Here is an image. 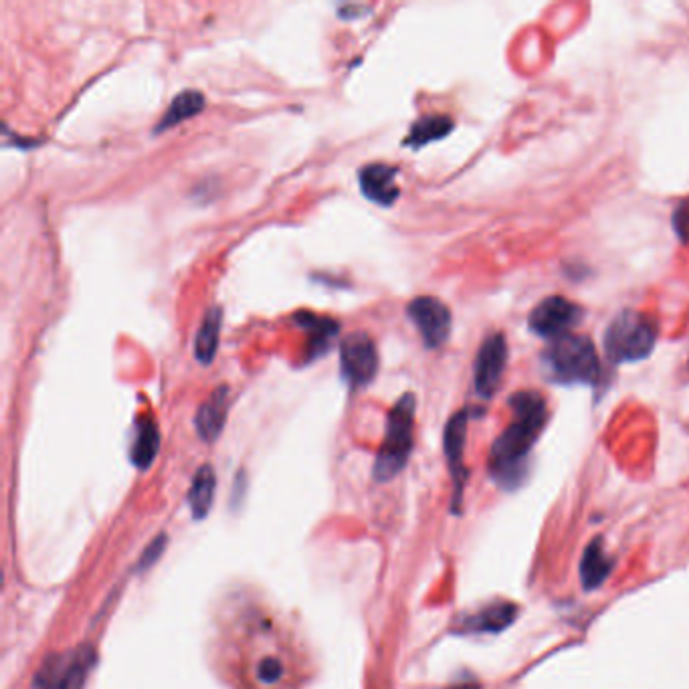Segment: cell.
Wrapping results in <instances>:
<instances>
[{
  "label": "cell",
  "mask_w": 689,
  "mask_h": 689,
  "mask_svg": "<svg viewBox=\"0 0 689 689\" xmlns=\"http://www.w3.org/2000/svg\"><path fill=\"white\" fill-rule=\"evenodd\" d=\"M340 366L354 386L368 384L378 370L376 342L366 332H352L340 344Z\"/></svg>",
  "instance_id": "cell-8"
},
{
  "label": "cell",
  "mask_w": 689,
  "mask_h": 689,
  "mask_svg": "<svg viewBox=\"0 0 689 689\" xmlns=\"http://www.w3.org/2000/svg\"><path fill=\"white\" fill-rule=\"evenodd\" d=\"M584 318V310L578 304L562 298V295H550L542 300L528 316V328L538 338L548 342L568 336Z\"/></svg>",
  "instance_id": "cell-5"
},
{
  "label": "cell",
  "mask_w": 689,
  "mask_h": 689,
  "mask_svg": "<svg viewBox=\"0 0 689 689\" xmlns=\"http://www.w3.org/2000/svg\"><path fill=\"white\" fill-rule=\"evenodd\" d=\"M514 421L491 445L489 473L504 487H514L548 421L546 399L536 390H518L508 401Z\"/></svg>",
  "instance_id": "cell-1"
},
{
  "label": "cell",
  "mask_w": 689,
  "mask_h": 689,
  "mask_svg": "<svg viewBox=\"0 0 689 689\" xmlns=\"http://www.w3.org/2000/svg\"><path fill=\"white\" fill-rule=\"evenodd\" d=\"M611 568H613V562L607 556L601 538H595L586 546L582 560H580V580H582L584 588L586 590L599 588L607 580V576L611 574Z\"/></svg>",
  "instance_id": "cell-14"
},
{
  "label": "cell",
  "mask_w": 689,
  "mask_h": 689,
  "mask_svg": "<svg viewBox=\"0 0 689 689\" xmlns=\"http://www.w3.org/2000/svg\"><path fill=\"white\" fill-rule=\"evenodd\" d=\"M673 227L681 241H689V199H685L673 213Z\"/></svg>",
  "instance_id": "cell-22"
},
{
  "label": "cell",
  "mask_w": 689,
  "mask_h": 689,
  "mask_svg": "<svg viewBox=\"0 0 689 689\" xmlns=\"http://www.w3.org/2000/svg\"><path fill=\"white\" fill-rule=\"evenodd\" d=\"M451 689H481L477 683H459V685H453Z\"/></svg>",
  "instance_id": "cell-24"
},
{
  "label": "cell",
  "mask_w": 689,
  "mask_h": 689,
  "mask_svg": "<svg viewBox=\"0 0 689 689\" xmlns=\"http://www.w3.org/2000/svg\"><path fill=\"white\" fill-rule=\"evenodd\" d=\"M215 487H217L215 469L211 465H203L199 471H196L190 491H188V506L196 520H203L211 512V506L215 500Z\"/></svg>",
  "instance_id": "cell-15"
},
{
  "label": "cell",
  "mask_w": 689,
  "mask_h": 689,
  "mask_svg": "<svg viewBox=\"0 0 689 689\" xmlns=\"http://www.w3.org/2000/svg\"><path fill=\"white\" fill-rule=\"evenodd\" d=\"M657 344V324L635 310L619 312L605 330V352L613 364L649 358Z\"/></svg>",
  "instance_id": "cell-3"
},
{
  "label": "cell",
  "mask_w": 689,
  "mask_h": 689,
  "mask_svg": "<svg viewBox=\"0 0 689 689\" xmlns=\"http://www.w3.org/2000/svg\"><path fill=\"white\" fill-rule=\"evenodd\" d=\"M229 395V386H219L196 413V431L203 441L213 443L221 435L229 413Z\"/></svg>",
  "instance_id": "cell-12"
},
{
  "label": "cell",
  "mask_w": 689,
  "mask_h": 689,
  "mask_svg": "<svg viewBox=\"0 0 689 689\" xmlns=\"http://www.w3.org/2000/svg\"><path fill=\"white\" fill-rule=\"evenodd\" d=\"M166 548V536H158L150 546L148 550L142 554V560H140V568H150L164 552Z\"/></svg>",
  "instance_id": "cell-23"
},
{
  "label": "cell",
  "mask_w": 689,
  "mask_h": 689,
  "mask_svg": "<svg viewBox=\"0 0 689 689\" xmlns=\"http://www.w3.org/2000/svg\"><path fill=\"white\" fill-rule=\"evenodd\" d=\"M287 677V665L279 655H265L253 667V679L259 687H279Z\"/></svg>",
  "instance_id": "cell-21"
},
{
  "label": "cell",
  "mask_w": 689,
  "mask_h": 689,
  "mask_svg": "<svg viewBox=\"0 0 689 689\" xmlns=\"http://www.w3.org/2000/svg\"><path fill=\"white\" fill-rule=\"evenodd\" d=\"M518 617V607L512 603H496L483 611L467 617L461 623L463 633H500L514 623Z\"/></svg>",
  "instance_id": "cell-13"
},
{
  "label": "cell",
  "mask_w": 689,
  "mask_h": 689,
  "mask_svg": "<svg viewBox=\"0 0 689 689\" xmlns=\"http://www.w3.org/2000/svg\"><path fill=\"white\" fill-rule=\"evenodd\" d=\"M453 120L445 114H431V116H425L421 120H417L413 126H411V132L409 136L405 138V146H411V148H421L429 142H435V140H441L445 136L451 134L453 130Z\"/></svg>",
  "instance_id": "cell-18"
},
{
  "label": "cell",
  "mask_w": 689,
  "mask_h": 689,
  "mask_svg": "<svg viewBox=\"0 0 689 689\" xmlns=\"http://www.w3.org/2000/svg\"><path fill=\"white\" fill-rule=\"evenodd\" d=\"M360 188L366 199L374 201L376 205L390 207L399 199V184H397V168L388 164H368L360 170Z\"/></svg>",
  "instance_id": "cell-10"
},
{
  "label": "cell",
  "mask_w": 689,
  "mask_h": 689,
  "mask_svg": "<svg viewBox=\"0 0 689 689\" xmlns=\"http://www.w3.org/2000/svg\"><path fill=\"white\" fill-rule=\"evenodd\" d=\"M413 427H415V395L407 392L392 407L386 421V435L374 463V477L388 481L395 477L409 461L413 449Z\"/></svg>",
  "instance_id": "cell-4"
},
{
  "label": "cell",
  "mask_w": 689,
  "mask_h": 689,
  "mask_svg": "<svg viewBox=\"0 0 689 689\" xmlns=\"http://www.w3.org/2000/svg\"><path fill=\"white\" fill-rule=\"evenodd\" d=\"M295 322L310 332L312 354L326 350L328 344L332 342V338L338 334V324L334 320L320 318V316H314L310 312L295 314Z\"/></svg>",
  "instance_id": "cell-20"
},
{
  "label": "cell",
  "mask_w": 689,
  "mask_h": 689,
  "mask_svg": "<svg viewBox=\"0 0 689 689\" xmlns=\"http://www.w3.org/2000/svg\"><path fill=\"white\" fill-rule=\"evenodd\" d=\"M221 322H223V312L219 308H211L199 332H196L194 356L201 364H211L215 360V354L219 348V336H221Z\"/></svg>",
  "instance_id": "cell-16"
},
{
  "label": "cell",
  "mask_w": 689,
  "mask_h": 689,
  "mask_svg": "<svg viewBox=\"0 0 689 689\" xmlns=\"http://www.w3.org/2000/svg\"><path fill=\"white\" fill-rule=\"evenodd\" d=\"M407 312L427 348H439L449 340L453 320L449 308L441 300L421 295L409 304Z\"/></svg>",
  "instance_id": "cell-9"
},
{
  "label": "cell",
  "mask_w": 689,
  "mask_h": 689,
  "mask_svg": "<svg viewBox=\"0 0 689 689\" xmlns=\"http://www.w3.org/2000/svg\"><path fill=\"white\" fill-rule=\"evenodd\" d=\"M203 108H205V95L201 91L186 89V91L178 93L172 100L168 112L164 114V118L156 126V132H164V130L196 116L199 112H203Z\"/></svg>",
  "instance_id": "cell-17"
},
{
  "label": "cell",
  "mask_w": 689,
  "mask_h": 689,
  "mask_svg": "<svg viewBox=\"0 0 689 689\" xmlns=\"http://www.w3.org/2000/svg\"><path fill=\"white\" fill-rule=\"evenodd\" d=\"M508 366V342L502 332L491 334L477 350L473 366V386L481 399H491L498 392Z\"/></svg>",
  "instance_id": "cell-7"
},
{
  "label": "cell",
  "mask_w": 689,
  "mask_h": 689,
  "mask_svg": "<svg viewBox=\"0 0 689 689\" xmlns=\"http://www.w3.org/2000/svg\"><path fill=\"white\" fill-rule=\"evenodd\" d=\"M467 423H469V413L459 411L455 413L447 427H445V457L449 463V471L455 481V508L461 500L463 494V483H465V467H463V451H465V439H467Z\"/></svg>",
  "instance_id": "cell-11"
},
{
  "label": "cell",
  "mask_w": 689,
  "mask_h": 689,
  "mask_svg": "<svg viewBox=\"0 0 689 689\" xmlns=\"http://www.w3.org/2000/svg\"><path fill=\"white\" fill-rule=\"evenodd\" d=\"M544 374L556 384H595L601 376V360L593 340L586 336H562L542 352Z\"/></svg>",
  "instance_id": "cell-2"
},
{
  "label": "cell",
  "mask_w": 689,
  "mask_h": 689,
  "mask_svg": "<svg viewBox=\"0 0 689 689\" xmlns=\"http://www.w3.org/2000/svg\"><path fill=\"white\" fill-rule=\"evenodd\" d=\"M95 665V655L89 647H81L69 655H53L37 673V689H83L85 679Z\"/></svg>",
  "instance_id": "cell-6"
},
{
  "label": "cell",
  "mask_w": 689,
  "mask_h": 689,
  "mask_svg": "<svg viewBox=\"0 0 689 689\" xmlns=\"http://www.w3.org/2000/svg\"><path fill=\"white\" fill-rule=\"evenodd\" d=\"M158 449H160V433H158L156 423L152 419H140L136 437L132 443V451H130L132 463L140 469L150 467Z\"/></svg>",
  "instance_id": "cell-19"
}]
</instances>
